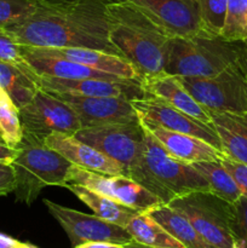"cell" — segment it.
Segmentation results:
<instances>
[{
    "label": "cell",
    "mask_w": 247,
    "mask_h": 248,
    "mask_svg": "<svg viewBox=\"0 0 247 248\" xmlns=\"http://www.w3.org/2000/svg\"><path fill=\"white\" fill-rule=\"evenodd\" d=\"M0 86L18 109L28 104L40 89L33 78L16 65L6 62H0Z\"/></svg>",
    "instance_id": "obj_25"
},
{
    "label": "cell",
    "mask_w": 247,
    "mask_h": 248,
    "mask_svg": "<svg viewBox=\"0 0 247 248\" xmlns=\"http://www.w3.org/2000/svg\"><path fill=\"white\" fill-rule=\"evenodd\" d=\"M246 45H247V43H246Z\"/></svg>",
    "instance_id": "obj_45"
},
{
    "label": "cell",
    "mask_w": 247,
    "mask_h": 248,
    "mask_svg": "<svg viewBox=\"0 0 247 248\" xmlns=\"http://www.w3.org/2000/svg\"><path fill=\"white\" fill-rule=\"evenodd\" d=\"M26 47L38 55L63 58L87 65L99 72L115 75L121 79L140 81L139 75L131 62L113 53L86 47H35V46H26Z\"/></svg>",
    "instance_id": "obj_16"
},
{
    "label": "cell",
    "mask_w": 247,
    "mask_h": 248,
    "mask_svg": "<svg viewBox=\"0 0 247 248\" xmlns=\"http://www.w3.org/2000/svg\"><path fill=\"white\" fill-rule=\"evenodd\" d=\"M21 50L24 58L28 61L31 67L39 77H53L61 78V79L123 80L115 75L92 69L87 65L80 64V63L63 60V58L38 55V53L31 52L23 45H21Z\"/></svg>",
    "instance_id": "obj_20"
},
{
    "label": "cell",
    "mask_w": 247,
    "mask_h": 248,
    "mask_svg": "<svg viewBox=\"0 0 247 248\" xmlns=\"http://www.w3.org/2000/svg\"><path fill=\"white\" fill-rule=\"evenodd\" d=\"M229 227L235 248H247V198L229 202Z\"/></svg>",
    "instance_id": "obj_31"
},
{
    "label": "cell",
    "mask_w": 247,
    "mask_h": 248,
    "mask_svg": "<svg viewBox=\"0 0 247 248\" xmlns=\"http://www.w3.org/2000/svg\"><path fill=\"white\" fill-rule=\"evenodd\" d=\"M0 142H4V140H2V136H1V133H0ZM5 143V142H4Z\"/></svg>",
    "instance_id": "obj_42"
},
{
    "label": "cell",
    "mask_w": 247,
    "mask_h": 248,
    "mask_svg": "<svg viewBox=\"0 0 247 248\" xmlns=\"http://www.w3.org/2000/svg\"><path fill=\"white\" fill-rule=\"evenodd\" d=\"M74 137L118 162L126 176L128 170L139 159L145 130L140 121L106 124L81 127Z\"/></svg>",
    "instance_id": "obj_8"
},
{
    "label": "cell",
    "mask_w": 247,
    "mask_h": 248,
    "mask_svg": "<svg viewBox=\"0 0 247 248\" xmlns=\"http://www.w3.org/2000/svg\"><path fill=\"white\" fill-rule=\"evenodd\" d=\"M193 1H196V0H193Z\"/></svg>",
    "instance_id": "obj_44"
},
{
    "label": "cell",
    "mask_w": 247,
    "mask_h": 248,
    "mask_svg": "<svg viewBox=\"0 0 247 248\" xmlns=\"http://www.w3.org/2000/svg\"><path fill=\"white\" fill-rule=\"evenodd\" d=\"M210 115L224 154L247 164V114L210 111Z\"/></svg>",
    "instance_id": "obj_21"
},
{
    "label": "cell",
    "mask_w": 247,
    "mask_h": 248,
    "mask_svg": "<svg viewBox=\"0 0 247 248\" xmlns=\"http://www.w3.org/2000/svg\"><path fill=\"white\" fill-rule=\"evenodd\" d=\"M167 205L181 212L212 247L235 248L229 227V202L211 191H193L177 196Z\"/></svg>",
    "instance_id": "obj_7"
},
{
    "label": "cell",
    "mask_w": 247,
    "mask_h": 248,
    "mask_svg": "<svg viewBox=\"0 0 247 248\" xmlns=\"http://www.w3.org/2000/svg\"><path fill=\"white\" fill-rule=\"evenodd\" d=\"M107 2L108 0H39L31 16L5 28L19 45L86 47L124 57L109 39Z\"/></svg>",
    "instance_id": "obj_1"
},
{
    "label": "cell",
    "mask_w": 247,
    "mask_h": 248,
    "mask_svg": "<svg viewBox=\"0 0 247 248\" xmlns=\"http://www.w3.org/2000/svg\"><path fill=\"white\" fill-rule=\"evenodd\" d=\"M220 162L232 177L236 186H239L241 195L247 198V164L235 161L227 155L220 160Z\"/></svg>",
    "instance_id": "obj_33"
},
{
    "label": "cell",
    "mask_w": 247,
    "mask_h": 248,
    "mask_svg": "<svg viewBox=\"0 0 247 248\" xmlns=\"http://www.w3.org/2000/svg\"><path fill=\"white\" fill-rule=\"evenodd\" d=\"M147 213L185 248H215L202 239V236L181 212L167 203H161L147 211Z\"/></svg>",
    "instance_id": "obj_23"
},
{
    "label": "cell",
    "mask_w": 247,
    "mask_h": 248,
    "mask_svg": "<svg viewBox=\"0 0 247 248\" xmlns=\"http://www.w3.org/2000/svg\"><path fill=\"white\" fill-rule=\"evenodd\" d=\"M44 205L68 235L73 247L86 242H113L127 245L133 241L126 228L108 222L94 213L87 215L46 199L44 200Z\"/></svg>",
    "instance_id": "obj_11"
},
{
    "label": "cell",
    "mask_w": 247,
    "mask_h": 248,
    "mask_svg": "<svg viewBox=\"0 0 247 248\" xmlns=\"http://www.w3.org/2000/svg\"><path fill=\"white\" fill-rule=\"evenodd\" d=\"M45 144L77 167L109 176L124 174V169L118 162L75 138L74 135L52 133L45 140Z\"/></svg>",
    "instance_id": "obj_17"
},
{
    "label": "cell",
    "mask_w": 247,
    "mask_h": 248,
    "mask_svg": "<svg viewBox=\"0 0 247 248\" xmlns=\"http://www.w3.org/2000/svg\"><path fill=\"white\" fill-rule=\"evenodd\" d=\"M14 248H36V247L31 246V245L29 244H22V242H19V244L17 245V246H15Z\"/></svg>",
    "instance_id": "obj_40"
},
{
    "label": "cell",
    "mask_w": 247,
    "mask_h": 248,
    "mask_svg": "<svg viewBox=\"0 0 247 248\" xmlns=\"http://www.w3.org/2000/svg\"><path fill=\"white\" fill-rule=\"evenodd\" d=\"M0 62H6L14 64L23 70L27 75L33 78L39 85V75L36 74L24 58L22 53L21 45L12 38L5 27H0Z\"/></svg>",
    "instance_id": "obj_30"
},
{
    "label": "cell",
    "mask_w": 247,
    "mask_h": 248,
    "mask_svg": "<svg viewBox=\"0 0 247 248\" xmlns=\"http://www.w3.org/2000/svg\"><path fill=\"white\" fill-rule=\"evenodd\" d=\"M220 38L232 43H247V0H228Z\"/></svg>",
    "instance_id": "obj_28"
},
{
    "label": "cell",
    "mask_w": 247,
    "mask_h": 248,
    "mask_svg": "<svg viewBox=\"0 0 247 248\" xmlns=\"http://www.w3.org/2000/svg\"><path fill=\"white\" fill-rule=\"evenodd\" d=\"M109 39L135 67L139 78L164 73L167 44L172 38L135 5L108 0Z\"/></svg>",
    "instance_id": "obj_2"
},
{
    "label": "cell",
    "mask_w": 247,
    "mask_h": 248,
    "mask_svg": "<svg viewBox=\"0 0 247 248\" xmlns=\"http://www.w3.org/2000/svg\"><path fill=\"white\" fill-rule=\"evenodd\" d=\"M14 169L16 201L31 205L46 186H64L73 165L45 142L23 135L17 145Z\"/></svg>",
    "instance_id": "obj_5"
},
{
    "label": "cell",
    "mask_w": 247,
    "mask_h": 248,
    "mask_svg": "<svg viewBox=\"0 0 247 248\" xmlns=\"http://www.w3.org/2000/svg\"><path fill=\"white\" fill-rule=\"evenodd\" d=\"M39 0H0V27H7L31 16Z\"/></svg>",
    "instance_id": "obj_32"
},
{
    "label": "cell",
    "mask_w": 247,
    "mask_h": 248,
    "mask_svg": "<svg viewBox=\"0 0 247 248\" xmlns=\"http://www.w3.org/2000/svg\"><path fill=\"white\" fill-rule=\"evenodd\" d=\"M67 183L80 184L91 190L101 193L138 212H147L164 203L161 199L148 190L145 186L125 174L98 173L73 165L68 174ZM65 183V184H67Z\"/></svg>",
    "instance_id": "obj_10"
},
{
    "label": "cell",
    "mask_w": 247,
    "mask_h": 248,
    "mask_svg": "<svg viewBox=\"0 0 247 248\" xmlns=\"http://www.w3.org/2000/svg\"><path fill=\"white\" fill-rule=\"evenodd\" d=\"M140 86L149 96L162 99L178 110L193 116L196 120L205 124H212L210 111L189 94L174 75L160 73L152 77H144L140 79Z\"/></svg>",
    "instance_id": "obj_19"
},
{
    "label": "cell",
    "mask_w": 247,
    "mask_h": 248,
    "mask_svg": "<svg viewBox=\"0 0 247 248\" xmlns=\"http://www.w3.org/2000/svg\"><path fill=\"white\" fill-rule=\"evenodd\" d=\"M142 126L172 156L188 164L198 161H216L222 160L225 156L222 150L194 136L174 132L155 125L142 124Z\"/></svg>",
    "instance_id": "obj_18"
},
{
    "label": "cell",
    "mask_w": 247,
    "mask_h": 248,
    "mask_svg": "<svg viewBox=\"0 0 247 248\" xmlns=\"http://www.w3.org/2000/svg\"><path fill=\"white\" fill-rule=\"evenodd\" d=\"M191 166L206 179L210 191L227 202H234L241 196L239 186L225 170L220 160L193 162Z\"/></svg>",
    "instance_id": "obj_26"
},
{
    "label": "cell",
    "mask_w": 247,
    "mask_h": 248,
    "mask_svg": "<svg viewBox=\"0 0 247 248\" xmlns=\"http://www.w3.org/2000/svg\"><path fill=\"white\" fill-rule=\"evenodd\" d=\"M64 186L69 189L87 207L91 208L94 215L114 224L126 228L130 220L139 213L133 208L127 207L103 194L97 193L80 184L67 183Z\"/></svg>",
    "instance_id": "obj_22"
},
{
    "label": "cell",
    "mask_w": 247,
    "mask_h": 248,
    "mask_svg": "<svg viewBox=\"0 0 247 248\" xmlns=\"http://www.w3.org/2000/svg\"><path fill=\"white\" fill-rule=\"evenodd\" d=\"M125 248H153V247L145 246V245H142V244H138V242H136L135 240H133V241L130 242V244L125 245Z\"/></svg>",
    "instance_id": "obj_39"
},
{
    "label": "cell",
    "mask_w": 247,
    "mask_h": 248,
    "mask_svg": "<svg viewBox=\"0 0 247 248\" xmlns=\"http://www.w3.org/2000/svg\"><path fill=\"white\" fill-rule=\"evenodd\" d=\"M135 5L170 35L188 36L201 31L198 4L193 0H118Z\"/></svg>",
    "instance_id": "obj_15"
},
{
    "label": "cell",
    "mask_w": 247,
    "mask_h": 248,
    "mask_svg": "<svg viewBox=\"0 0 247 248\" xmlns=\"http://www.w3.org/2000/svg\"><path fill=\"white\" fill-rule=\"evenodd\" d=\"M44 1H48V2H69V1H75V0H44Z\"/></svg>",
    "instance_id": "obj_41"
},
{
    "label": "cell",
    "mask_w": 247,
    "mask_h": 248,
    "mask_svg": "<svg viewBox=\"0 0 247 248\" xmlns=\"http://www.w3.org/2000/svg\"><path fill=\"white\" fill-rule=\"evenodd\" d=\"M19 244V241L0 232V248H14Z\"/></svg>",
    "instance_id": "obj_38"
},
{
    "label": "cell",
    "mask_w": 247,
    "mask_h": 248,
    "mask_svg": "<svg viewBox=\"0 0 247 248\" xmlns=\"http://www.w3.org/2000/svg\"><path fill=\"white\" fill-rule=\"evenodd\" d=\"M39 87L50 93H64L73 96L120 97L133 101L149 97L137 80L106 79H61L53 77H39Z\"/></svg>",
    "instance_id": "obj_14"
},
{
    "label": "cell",
    "mask_w": 247,
    "mask_h": 248,
    "mask_svg": "<svg viewBox=\"0 0 247 248\" xmlns=\"http://www.w3.org/2000/svg\"><path fill=\"white\" fill-rule=\"evenodd\" d=\"M0 133L11 148H17L23 137L19 109L5 91L0 93Z\"/></svg>",
    "instance_id": "obj_27"
},
{
    "label": "cell",
    "mask_w": 247,
    "mask_h": 248,
    "mask_svg": "<svg viewBox=\"0 0 247 248\" xmlns=\"http://www.w3.org/2000/svg\"><path fill=\"white\" fill-rule=\"evenodd\" d=\"M2 91H4V89H2V87L1 86H0V93H1V92Z\"/></svg>",
    "instance_id": "obj_43"
},
{
    "label": "cell",
    "mask_w": 247,
    "mask_h": 248,
    "mask_svg": "<svg viewBox=\"0 0 247 248\" xmlns=\"http://www.w3.org/2000/svg\"><path fill=\"white\" fill-rule=\"evenodd\" d=\"M73 248H125V245L113 244V242H86Z\"/></svg>",
    "instance_id": "obj_36"
},
{
    "label": "cell",
    "mask_w": 247,
    "mask_h": 248,
    "mask_svg": "<svg viewBox=\"0 0 247 248\" xmlns=\"http://www.w3.org/2000/svg\"><path fill=\"white\" fill-rule=\"evenodd\" d=\"M131 103L143 125L160 126L174 132L194 136L223 152L220 140L212 124L196 120L193 116L178 110L171 104L154 96L133 99Z\"/></svg>",
    "instance_id": "obj_12"
},
{
    "label": "cell",
    "mask_w": 247,
    "mask_h": 248,
    "mask_svg": "<svg viewBox=\"0 0 247 248\" xmlns=\"http://www.w3.org/2000/svg\"><path fill=\"white\" fill-rule=\"evenodd\" d=\"M242 44L202 31L173 36L167 44L164 73L174 77H213L237 62Z\"/></svg>",
    "instance_id": "obj_4"
},
{
    "label": "cell",
    "mask_w": 247,
    "mask_h": 248,
    "mask_svg": "<svg viewBox=\"0 0 247 248\" xmlns=\"http://www.w3.org/2000/svg\"><path fill=\"white\" fill-rule=\"evenodd\" d=\"M16 188L14 169L10 164L0 162V196L14 193Z\"/></svg>",
    "instance_id": "obj_34"
},
{
    "label": "cell",
    "mask_w": 247,
    "mask_h": 248,
    "mask_svg": "<svg viewBox=\"0 0 247 248\" xmlns=\"http://www.w3.org/2000/svg\"><path fill=\"white\" fill-rule=\"evenodd\" d=\"M19 118L23 135L43 142L52 133L75 135L82 127L75 111L65 102L43 89L19 108Z\"/></svg>",
    "instance_id": "obj_9"
},
{
    "label": "cell",
    "mask_w": 247,
    "mask_h": 248,
    "mask_svg": "<svg viewBox=\"0 0 247 248\" xmlns=\"http://www.w3.org/2000/svg\"><path fill=\"white\" fill-rule=\"evenodd\" d=\"M126 229L138 244L153 248H185L147 212H140L130 220Z\"/></svg>",
    "instance_id": "obj_24"
},
{
    "label": "cell",
    "mask_w": 247,
    "mask_h": 248,
    "mask_svg": "<svg viewBox=\"0 0 247 248\" xmlns=\"http://www.w3.org/2000/svg\"><path fill=\"white\" fill-rule=\"evenodd\" d=\"M237 64H239L240 69L242 70V74H244L245 79L247 82V45L246 44H242L241 51H240L239 58H237Z\"/></svg>",
    "instance_id": "obj_37"
},
{
    "label": "cell",
    "mask_w": 247,
    "mask_h": 248,
    "mask_svg": "<svg viewBox=\"0 0 247 248\" xmlns=\"http://www.w3.org/2000/svg\"><path fill=\"white\" fill-rule=\"evenodd\" d=\"M177 79L208 111L247 114V82L237 62L213 77H177Z\"/></svg>",
    "instance_id": "obj_6"
},
{
    "label": "cell",
    "mask_w": 247,
    "mask_h": 248,
    "mask_svg": "<svg viewBox=\"0 0 247 248\" xmlns=\"http://www.w3.org/2000/svg\"><path fill=\"white\" fill-rule=\"evenodd\" d=\"M17 155L16 148H11L4 142H0V162L2 164H10L14 161Z\"/></svg>",
    "instance_id": "obj_35"
},
{
    "label": "cell",
    "mask_w": 247,
    "mask_h": 248,
    "mask_svg": "<svg viewBox=\"0 0 247 248\" xmlns=\"http://www.w3.org/2000/svg\"><path fill=\"white\" fill-rule=\"evenodd\" d=\"M202 33L220 36L227 17L228 0H196Z\"/></svg>",
    "instance_id": "obj_29"
},
{
    "label": "cell",
    "mask_w": 247,
    "mask_h": 248,
    "mask_svg": "<svg viewBox=\"0 0 247 248\" xmlns=\"http://www.w3.org/2000/svg\"><path fill=\"white\" fill-rule=\"evenodd\" d=\"M52 94L65 102L75 111L82 127L139 121L130 99L120 97Z\"/></svg>",
    "instance_id": "obj_13"
},
{
    "label": "cell",
    "mask_w": 247,
    "mask_h": 248,
    "mask_svg": "<svg viewBox=\"0 0 247 248\" xmlns=\"http://www.w3.org/2000/svg\"><path fill=\"white\" fill-rule=\"evenodd\" d=\"M126 176L145 186L164 203L193 191H210L206 179L191 164L172 156L147 130L139 159Z\"/></svg>",
    "instance_id": "obj_3"
}]
</instances>
